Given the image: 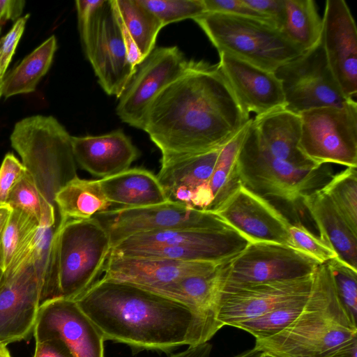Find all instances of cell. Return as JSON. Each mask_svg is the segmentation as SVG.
I'll use <instances>...</instances> for the list:
<instances>
[{
  "instance_id": "obj_41",
  "label": "cell",
  "mask_w": 357,
  "mask_h": 357,
  "mask_svg": "<svg viewBox=\"0 0 357 357\" xmlns=\"http://www.w3.org/2000/svg\"><path fill=\"white\" fill-rule=\"evenodd\" d=\"M204 3L206 12L221 13L252 18L276 27L270 17L254 10L243 0H204Z\"/></svg>"
},
{
  "instance_id": "obj_11",
  "label": "cell",
  "mask_w": 357,
  "mask_h": 357,
  "mask_svg": "<svg viewBox=\"0 0 357 357\" xmlns=\"http://www.w3.org/2000/svg\"><path fill=\"white\" fill-rule=\"evenodd\" d=\"M275 74L281 82L284 109L296 115L317 107L343 106L354 100L343 93L334 78L321 43Z\"/></svg>"
},
{
  "instance_id": "obj_9",
  "label": "cell",
  "mask_w": 357,
  "mask_h": 357,
  "mask_svg": "<svg viewBox=\"0 0 357 357\" xmlns=\"http://www.w3.org/2000/svg\"><path fill=\"white\" fill-rule=\"evenodd\" d=\"M82 44L98 83L105 93L121 96L135 68L112 0H102L91 12L77 15Z\"/></svg>"
},
{
  "instance_id": "obj_32",
  "label": "cell",
  "mask_w": 357,
  "mask_h": 357,
  "mask_svg": "<svg viewBox=\"0 0 357 357\" xmlns=\"http://www.w3.org/2000/svg\"><path fill=\"white\" fill-rule=\"evenodd\" d=\"M285 17L281 31L307 52L321 42L322 18L312 0H284Z\"/></svg>"
},
{
  "instance_id": "obj_16",
  "label": "cell",
  "mask_w": 357,
  "mask_h": 357,
  "mask_svg": "<svg viewBox=\"0 0 357 357\" xmlns=\"http://www.w3.org/2000/svg\"><path fill=\"white\" fill-rule=\"evenodd\" d=\"M31 254L17 267L6 269L0 280L1 344L26 340L33 335L40 303Z\"/></svg>"
},
{
  "instance_id": "obj_8",
  "label": "cell",
  "mask_w": 357,
  "mask_h": 357,
  "mask_svg": "<svg viewBox=\"0 0 357 357\" xmlns=\"http://www.w3.org/2000/svg\"><path fill=\"white\" fill-rule=\"evenodd\" d=\"M237 168L244 186L262 197H275L291 204L323 187L333 176L327 164L302 167L274 158L257 146L247 132L238 153Z\"/></svg>"
},
{
  "instance_id": "obj_26",
  "label": "cell",
  "mask_w": 357,
  "mask_h": 357,
  "mask_svg": "<svg viewBox=\"0 0 357 357\" xmlns=\"http://www.w3.org/2000/svg\"><path fill=\"white\" fill-rule=\"evenodd\" d=\"M99 182L107 199L118 207L142 208L170 201L157 175L144 168H129Z\"/></svg>"
},
{
  "instance_id": "obj_47",
  "label": "cell",
  "mask_w": 357,
  "mask_h": 357,
  "mask_svg": "<svg viewBox=\"0 0 357 357\" xmlns=\"http://www.w3.org/2000/svg\"><path fill=\"white\" fill-rule=\"evenodd\" d=\"M11 210L7 204L0 206V244Z\"/></svg>"
},
{
  "instance_id": "obj_49",
  "label": "cell",
  "mask_w": 357,
  "mask_h": 357,
  "mask_svg": "<svg viewBox=\"0 0 357 357\" xmlns=\"http://www.w3.org/2000/svg\"><path fill=\"white\" fill-rule=\"evenodd\" d=\"M0 357H12L7 345L0 344Z\"/></svg>"
},
{
  "instance_id": "obj_35",
  "label": "cell",
  "mask_w": 357,
  "mask_h": 357,
  "mask_svg": "<svg viewBox=\"0 0 357 357\" xmlns=\"http://www.w3.org/2000/svg\"><path fill=\"white\" fill-rule=\"evenodd\" d=\"M309 294L284 303L257 317L238 324L235 327L248 332L256 339L273 336L287 328L298 317Z\"/></svg>"
},
{
  "instance_id": "obj_13",
  "label": "cell",
  "mask_w": 357,
  "mask_h": 357,
  "mask_svg": "<svg viewBox=\"0 0 357 357\" xmlns=\"http://www.w3.org/2000/svg\"><path fill=\"white\" fill-rule=\"evenodd\" d=\"M93 217L106 229L112 248L123 240L140 233L206 228L223 221L213 213L173 201L142 208H114Z\"/></svg>"
},
{
  "instance_id": "obj_51",
  "label": "cell",
  "mask_w": 357,
  "mask_h": 357,
  "mask_svg": "<svg viewBox=\"0 0 357 357\" xmlns=\"http://www.w3.org/2000/svg\"><path fill=\"white\" fill-rule=\"evenodd\" d=\"M3 273V271L1 268V264H0V280H1V278L2 277Z\"/></svg>"
},
{
  "instance_id": "obj_1",
  "label": "cell",
  "mask_w": 357,
  "mask_h": 357,
  "mask_svg": "<svg viewBox=\"0 0 357 357\" xmlns=\"http://www.w3.org/2000/svg\"><path fill=\"white\" fill-rule=\"evenodd\" d=\"M250 119L218 64L189 61L151 104L143 130L165 162L220 149Z\"/></svg>"
},
{
  "instance_id": "obj_48",
  "label": "cell",
  "mask_w": 357,
  "mask_h": 357,
  "mask_svg": "<svg viewBox=\"0 0 357 357\" xmlns=\"http://www.w3.org/2000/svg\"><path fill=\"white\" fill-rule=\"evenodd\" d=\"M264 352L257 349L254 347L253 349L246 351L235 357H263Z\"/></svg>"
},
{
  "instance_id": "obj_21",
  "label": "cell",
  "mask_w": 357,
  "mask_h": 357,
  "mask_svg": "<svg viewBox=\"0 0 357 357\" xmlns=\"http://www.w3.org/2000/svg\"><path fill=\"white\" fill-rule=\"evenodd\" d=\"M220 149L160 162L157 177L170 201L207 212V187Z\"/></svg>"
},
{
  "instance_id": "obj_5",
  "label": "cell",
  "mask_w": 357,
  "mask_h": 357,
  "mask_svg": "<svg viewBox=\"0 0 357 357\" xmlns=\"http://www.w3.org/2000/svg\"><path fill=\"white\" fill-rule=\"evenodd\" d=\"M250 243L224 220L206 228L140 233L114 245L109 255L227 263Z\"/></svg>"
},
{
  "instance_id": "obj_37",
  "label": "cell",
  "mask_w": 357,
  "mask_h": 357,
  "mask_svg": "<svg viewBox=\"0 0 357 357\" xmlns=\"http://www.w3.org/2000/svg\"><path fill=\"white\" fill-rule=\"evenodd\" d=\"M166 26L192 19L206 12L204 0H139Z\"/></svg>"
},
{
  "instance_id": "obj_45",
  "label": "cell",
  "mask_w": 357,
  "mask_h": 357,
  "mask_svg": "<svg viewBox=\"0 0 357 357\" xmlns=\"http://www.w3.org/2000/svg\"><path fill=\"white\" fill-rule=\"evenodd\" d=\"M24 3V1L0 0V32L6 21L13 20L15 22L21 17Z\"/></svg>"
},
{
  "instance_id": "obj_6",
  "label": "cell",
  "mask_w": 357,
  "mask_h": 357,
  "mask_svg": "<svg viewBox=\"0 0 357 357\" xmlns=\"http://www.w3.org/2000/svg\"><path fill=\"white\" fill-rule=\"evenodd\" d=\"M218 52L274 72L305 52L278 28L252 18L206 12L193 20Z\"/></svg>"
},
{
  "instance_id": "obj_4",
  "label": "cell",
  "mask_w": 357,
  "mask_h": 357,
  "mask_svg": "<svg viewBox=\"0 0 357 357\" xmlns=\"http://www.w3.org/2000/svg\"><path fill=\"white\" fill-rule=\"evenodd\" d=\"M10 142L37 188L56 207V193L77 176L71 136L53 116L36 115L15 125Z\"/></svg>"
},
{
  "instance_id": "obj_39",
  "label": "cell",
  "mask_w": 357,
  "mask_h": 357,
  "mask_svg": "<svg viewBox=\"0 0 357 357\" xmlns=\"http://www.w3.org/2000/svg\"><path fill=\"white\" fill-rule=\"evenodd\" d=\"M289 233L290 247L310 256L319 264L337 257L335 250L327 243L300 222L291 224Z\"/></svg>"
},
{
  "instance_id": "obj_7",
  "label": "cell",
  "mask_w": 357,
  "mask_h": 357,
  "mask_svg": "<svg viewBox=\"0 0 357 357\" xmlns=\"http://www.w3.org/2000/svg\"><path fill=\"white\" fill-rule=\"evenodd\" d=\"M111 250L109 234L96 218L59 220L61 297L75 301L97 282Z\"/></svg>"
},
{
  "instance_id": "obj_44",
  "label": "cell",
  "mask_w": 357,
  "mask_h": 357,
  "mask_svg": "<svg viewBox=\"0 0 357 357\" xmlns=\"http://www.w3.org/2000/svg\"><path fill=\"white\" fill-rule=\"evenodd\" d=\"M33 357H75L68 347L59 339L50 338L36 342Z\"/></svg>"
},
{
  "instance_id": "obj_12",
  "label": "cell",
  "mask_w": 357,
  "mask_h": 357,
  "mask_svg": "<svg viewBox=\"0 0 357 357\" xmlns=\"http://www.w3.org/2000/svg\"><path fill=\"white\" fill-rule=\"evenodd\" d=\"M176 46L155 47L139 64L118 98L116 113L124 123L143 130L149 108L158 94L188 68Z\"/></svg>"
},
{
  "instance_id": "obj_46",
  "label": "cell",
  "mask_w": 357,
  "mask_h": 357,
  "mask_svg": "<svg viewBox=\"0 0 357 357\" xmlns=\"http://www.w3.org/2000/svg\"><path fill=\"white\" fill-rule=\"evenodd\" d=\"M212 345L208 342L190 345L183 351L174 354L169 357H210Z\"/></svg>"
},
{
  "instance_id": "obj_36",
  "label": "cell",
  "mask_w": 357,
  "mask_h": 357,
  "mask_svg": "<svg viewBox=\"0 0 357 357\" xmlns=\"http://www.w3.org/2000/svg\"><path fill=\"white\" fill-rule=\"evenodd\" d=\"M352 231L357 234L356 167H347L321 188Z\"/></svg>"
},
{
  "instance_id": "obj_2",
  "label": "cell",
  "mask_w": 357,
  "mask_h": 357,
  "mask_svg": "<svg viewBox=\"0 0 357 357\" xmlns=\"http://www.w3.org/2000/svg\"><path fill=\"white\" fill-rule=\"evenodd\" d=\"M75 301L105 341L136 351L168 353L216 333L190 305L131 283L101 278Z\"/></svg>"
},
{
  "instance_id": "obj_50",
  "label": "cell",
  "mask_w": 357,
  "mask_h": 357,
  "mask_svg": "<svg viewBox=\"0 0 357 357\" xmlns=\"http://www.w3.org/2000/svg\"><path fill=\"white\" fill-rule=\"evenodd\" d=\"M263 357H278V356L264 352Z\"/></svg>"
},
{
  "instance_id": "obj_3",
  "label": "cell",
  "mask_w": 357,
  "mask_h": 357,
  "mask_svg": "<svg viewBox=\"0 0 357 357\" xmlns=\"http://www.w3.org/2000/svg\"><path fill=\"white\" fill-rule=\"evenodd\" d=\"M357 346V326L341 302L326 263L314 273L305 305L280 333L255 347L278 357H344Z\"/></svg>"
},
{
  "instance_id": "obj_14",
  "label": "cell",
  "mask_w": 357,
  "mask_h": 357,
  "mask_svg": "<svg viewBox=\"0 0 357 357\" xmlns=\"http://www.w3.org/2000/svg\"><path fill=\"white\" fill-rule=\"evenodd\" d=\"M320 264L285 245L251 243L227 263L225 283L253 284L298 279L314 274Z\"/></svg>"
},
{
  "instance_id": "obj_19",
  "label": "cell",
  "mask_w": 357,
  "mask_h": 357,
  "mask_svg": "<svg viewBox=\"0 0 357 357\" xmlns=\"http://www.w3.org/2000/svg\"><path fill=\"white\" fill-rule=\"evenodd\" d=\"M321 45L331 71L343 93H357V29L344 0H327L322 18Z\"/></svg>"
},
{
  "instance_id": "obj_42",
  "label": "cell",
  "mask_w": 357,
  "mask_h": 357,
  "mask_svg": "<svg viewBox=\"0 0 357 357\" xmlns=\"http://www.w3.org/2000/svg\"><path fill=\"white\" fill-rule=\"evenodd\" d=\"M25 173L23 164L13 153L5 156L0 167V206L6 205L11 191Z\"/></svg>"
},
{
  "instance_id": "obj_17",
  "label": "cell",
  "mask_w": 357,
  "mask_h": 357,
  "mask_svg": "<svg viewBox=\"0 0 357 357\" xmlns=\"http://www.w3.org/2000/svg\"><path fill=\"white\" fill-rule=\"evenodd\" d=\"M33 335L36 342L59 339L75 357H105L102 334L73 300L59 297L42 303Z\"/></svg>"
},
{
  "instance_id": "obj_20",
  "label": "cell",
  "mask_w": 357,
  "mask_h": 357,
  "mask_svg": "<svg viewBox=\"0 0 357 357\" xmlns=\"http://www.w3.org/2000/svg\"><path fill=\"white\" fill-rule=\"evenodd\" d=\"M219 68L243 112L259 116L284 109V96L280 80L268 71L236 58L219 52Z\"/></svg>"
},
{
  "instance_id": "obj_28",
  "label": "cell",
  "mask_w": 357,
  "mask_h": 357,
  "mask_svg": "<svg viewBox=\"0 0 357 357\" xmlns=\"http://www.w3.org/2000/svg\"><path fill=\"white\" fill-rule=\"evenodd\" d=\"M54 203L59 220H86L115 208L105 197L99 179H84L77 176L56 193Z\"/></svg>"
},
{
  "instance_id": "obj_25",
  "label": "cell",
  "mask_w": 357,
  "mask_h": 357,
  "mask_svg": "<svg viewBox=\"0 0 357 357\" xmlns=\"http://www.w3.org/2000/svg\"><path fill=\"white\" fill-rule=\"evenodd\" d=\"M227 263L220 264L211 272L185 277L149 290L190 305L204 317L217 333L222 328L217 319V307L225 282Z\"/></svg>"
},
{
  "instance_id": "obj_24",
  "label": "cell",
  "mask_w": 357,
  "mask_h": 357,
  "mask_svg": "<svg viewBox=\"0 0 357 357\" xmlns=\"http://www.w3.org/2000/svg\"><path fill=\"white\" fill-rule=\"evenodd\" d=\"M301 200L319 229V237L335 250L339 259L357 271V234L330 198L319 188L304 195Z\"/></svg>"
},
{
  "instance_id": "obj_34",
  "label": "cell",
  "mask_w": 357,
  "mask_h": 357,
  "mask_svg": "<svg viewBox=\"0 0 357 357\" xmlns=\"http://www.w3.org/2000/svg\"><path fill=\"white\" fill-rule=\"evenodd\" d=\"M6 204L25 213L40 227H51L59 222L56 220V207L40 193L26 172L13 188Z\"/></svg>"
},
{
  "instance_id": "obj_22",
  "label": "cell",
  "mask_w": 357,
  "mask_h": 357,
  "mask_svg": "<svg viewBox=\"0 0 357 357\" xmlns=\"http://www.w3.org/2000/svg\"><path fill=\"white\" fill-rule=\"evenodd\" d=\"M220 264H222L109 255L102 278L131 283L151 290L185 277L211 272Z\"/></svg>"
},
{
  "instance_id": "obj_23",
  "label": "cell",
  "mask_w": 357,
  "mask_h": 357,
  "mask_svg": "<svg viewBox=\"0 0 357 357\" xmlns=\"http://www.w3.org/2000/svg\"><path fill=\"white\" fill-rule=\"evenodd\" d=\"M71 145L76 163L100 179L128 169L140 155L122 130L97 136H71Z\"/></svg>"
},
{
  "instance_id": "obj_18",
  "label": "cell",
  "mask_w": 357,
  "mask_h": 357,
  "mask_svg": "<svg viewBox=\"0 0 357 357\" xmlns=\"http://www.w3.org/2000/svg\"><path fill=\"white\" fill-rule=\"evenodd\" d=\"M251 243L290 247L288 219L264 197L241 183L213 213Z\"/></svg>"
},
{
  "instance_id": "obj_27",
  "label": "cell",
  "mask_w": 357,
  "mask_h": 357,
  "mask_svg": "<svg viewBox=\"0 0 357 357\" xmlns=\"http://www.w3.org/2000/svg\"><path fill=\"white\" fill-rule=\"evenodd\" d=\"M122 28L132 63L136 66L154 48L157 36L164 26L139 0H112Z\"/></svg>"
},
{
  "instance_id": "obj_10",
  "label": "cell",
  "mask_w": 357,
  "mask_h": 357,
  "mask_svg": "<svg viewBox=\"0 0 357 357\" xmlns=\"http://www.w3.org/2000/svg\"><path fill=\"white\" fill-rule=\"evenodd\" d=\"M298 148L316 165L357 166V102L326 106L300 114Z\"/></svg>"
},
{
  "instance_id": "obj_33",
  "label": "cell",
  "mask_w": 357,
  "mask_h": 357,
  "mask_svg": "<svg viewBox=\"0 0 357 357\" xmlns=\"http://www.w3.org/2000/svg\"><path fill=\"white\" fill-rule=\"evenodd\" d=\"M0 244V264L4 271L22 263L31 252L39 225L25 213L11 208Z\"/></svg>"
},
{
  "instance_id": "obj_43",
  "label": "cell",
  "mask_w": 357,
  "mask_h": 357,
  "mask_svg": "<svg viewBox=\"0 0 357 357\" xmlns=\"http://www.w3.org/2000/svg\"><path fill=\"white\" fill-rule=\"evenodd\" d=\"M254 10L270 17L278 29H281L285 17L284 0H243Z\"/></svg>"
},
{
  "instance_id": "obj_29",
  "label": "cell",
  "mask_w": 357,
  "mask_h": 357,
  "mask_svg": "<svg viewBox=\"0 0 357 357\" xmlns=\"http://www.w3.org/2000/svg\"><path fill=\"white\" fill-rule=\"evenodd\" d=\"M59 222L39 227L31 250V261L38 280L40 305L61 297L59 282L58 241Z\"/></svg>"
},
{
  "instance_id": "obj_30",
  "label": "cell",
  "mask_w": 357,
  "mask_h": 357,
  "mask_svg": "<svg viewBox=\"0 0 357 357\" xmlns=\"http://www.w3.org/2000/svg\"><path fill=\"white\" fill-rule=\"evenodd\" d=\"M251 119L219 150L207 187L211 199L207 212L214 213L241 183L237 159Z\"/></svg>"
},
{
  "instance_id": "obj_15",
  "label": "cell",
  "mask_w": 357,
  "mask_h": 357,
  "mask_svg": "<svg viewBox=\"0 0 357 357\" xmlns=\"http://www.w3.org/2000/svg\"><path fill=\"white\" fill-rule=\"evenodd\" d=\"M314 274L302 278L253 284L225 283L217 319L222 327L257 317L293 299L308 294Z\"/></svg>"
},
{
  "instance_id": "obj_40",
  "label": "cell",
  "mask_w": 357,
  "mask_h": 357,
  "mask_svg": "<svg viewBox=\"0 0 357 357\" xmlns=\"http://www.w3.org/2000/svg\"><path fill=\"white\" fill-rule=\"evenodd\" d=\"M29 15L18 19L11 29L0 40V98L6 75V70L25 29Z\"/></svg>"
},
{
  "instance_id": "obj_31",
  "label": "cell",
  "mask_w": 357,
  "mask_h": 357,
  "mask_svg": "<svg viewBox=\"0 0 357 357\" xmlns=\"http://www.w3.org/2000/svg\"><path fill=\"white\" fill-rule=\"evenodd\" d=\"M56 50V40L52 36L6 74L2 96L9 98L34 91L38 82L48 71Z\"/></svg>"
},
{
  "instance_id": "obj_38",
  "label": "cell",
  "mask_w": 357,
  "mask_h": 357,
  "mask_svg": "<svg viewBox=\"0 0 357 357\" xmlns=\"http://www.w3.org/2000/svg\"><path fill=\"white\" fill-rule=\"evenodd\" d=\"M331 273L337 294L350 316L357 318V271L337 257L326 262Z\"/></svg>"
}]
</instances>
